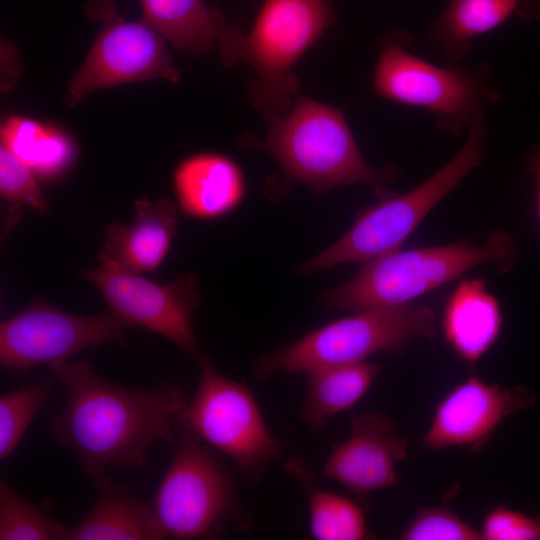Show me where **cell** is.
Wrapping results in <instances>:
<instances>
[{
  "label": "cell",
  "mask_w": 540,
  "mask_h": 540,
  "mask_svg": "<svg viewBox=\"0 0 540 540\" xmlns=\"http://www.w3.org/2000/svg\"><path fill=\"white\" fill-rule=\"evenodd\" d=\"M144 22L191 57L218 44L226 26L218 11L204 0H140Z\"/></svg>",
  "instance_id": "cell-21"
},
{
  "label": "cell",
  "mask_w": 540,
  "mask_h": 540,
  "mask_svg": "<svg viewBox=\"0 0 540 540\" xmlns=\"http://www.w3.org/2000/svg\"><path fill=\"white\" fill-rule=\"evenodd\" d=\"M437 331L434 310L405 304L376 308L315 329L299 340L265 353L253 362L259 380L275 372L308 373L333 365L366 361L375 353H400L417 338H433Z\"/></svg>",
  "instance_id": "cell-7"
},
{
  "label": "cell",
  "mask_w": 540,
  "mask_h": 540,
  "mask_svg": "<svg viewBox=\"0 0 540 540\" xmlns=\"http://www.w3.org/2000/svg\"><path fill=\"white\" fill-rule=\"evenodd\" d=\"M480 534L484 540H540V514L531 517L499 505L484 516Z\"/></svg>",
  "instance_id": "cell-28"
},
{
  "label": "cell",
  "mask_w": 540,
  "mask_h": 540,
  "mask_svg": "<svg viewBox=\"0 0 540 540\" xmlns=\"http://www.w3.org/2000/svg\"><path fill=\"white\" fill-rule=\"evenodd\" d=\"M515 13L527 21L540 19V0H519Z\"/></svg>",
  "instance_id": "cell-31"
},
{
  "label": "cell",
  "mask_w": 540,
  "mask_h": 540,
  "mask_svg": "<svg viewBox=\"0 0 540 540\" xmlns=\"http://www.w3.org/2000/svg\"><path fill=\"white\" fill-rule=\"evenodd\" d=\"M486 112L468 130L461 149L439 170L408 192L381 197L352 227L320 254L300 264L296 272L311 274L350 262H368L398 251L425 216L485 159Z\"/></svg>",
  "instance_id": "cell-5"
},
{
  "label": "cell",
  "mask_w": 540,
  "mask_h": 540,
  "mask_svg": "<svg viewBox=\"0 0 540 540\" xmlns=\"http://www.w3.org/2000/svg\"><path fill=\"white\" fill-rule=\"evenodd\" d=\"M49 368L67 395L64 408L51 417L52 435L92 480L108 466H145L156 441L176 442V419L187 403L178 386L125 387L102 378L86 361Z\"/></svg>",
  "instance_id": "cell-1"
},
{
  "label": "cell",
  "mask_w": 540,
  "mask_h": 540,
  "mask_svg": "<svg viewBox=\"0 0 540 540\" xmlns=\"http://www.w3.org/2000/svg\"><path fill=\"white\" fill-rule=\"evenodd\" d=\"M91 18L102 29L82 66L68 82L65 102L69 106L91 92L113 85L162 78L178 82L179 72L163 44L162 36L146 22L119 17L109 0H91Z\"/></svg>",
  "instance_id": "cell-11"
},
{
  "label": "cell",
  "mask_w": 540,
  "mask_h": 540,
  "mask_svg": "<svg viewBox=\"0 0 540 540\" xmlns=\"http://www.w3.org/2000/svg\"><path fill=\"white\" fill-rule=\"evenodd\" d=\"M1 145L45 178L65 172L75 156L73 142L66 134L24 117H11L2 125Z\"/></svg>",
  "instance_id": "cell-23"
},
{
  "label": "cell",
  "mask_w": 540,
  "mask_h": 540,
  "mask_svg": "<svg viewBox=\"0 0 540 540\" xmlns=\"http://www.w3.org/2000/svg\"><path fill=\"white\" fill-rule=\"evenodd\" d=\"M200 379L175 425L186 427L244 474L258 478L285 449L269 431L257 400L243 382L222 375L213 361L198 357Z\"/></svg>",
  "instance_id": "cell-9"
},
{
  "label": "cell",
  "mask_w": 540,
  "mask_h": 540,
  "mask_svg": "<svg viewBox=\"0 0 540 540\" xmlns=\"http://www.w3.org/2000/svg\"><path fill=\"white\" fill-rule=\"evenodd\" d=\"M408 456V442L387 415L368 411L351 419L350 435L334 445L322 477L340 483L365 506L368 496L394 486L396 465Z\"/></svg>",
  "instance_id": "cell-14"
},
{
  "label": "cell",
  "mask_w": 540,
  "mask_h": 540,
  "mask_svg": "<svg viewBox=\"0 0 540 540\" xmlns=\"http://www.w3.org/2000/svg\"><path fill=\"white\" fill-rule=\"evenodd\" d=\"M55 378L50 374L31 385L0 396V460L18 447L33 419L48 401Z\"/></svg>",
  "instance_id": "cell-25"
},
{
  "label": "cell",
  "mask_w": 540,
  "mask_h": 540,
  "mask_svg": "<svg viewBox=\"0 0 540 540\" xmlns=\"http://www.w3.org/2000/svg\"><path fill=\"white\" fill-rule=\"evenodd\" d=\"M535 403V393L525 385L502 388L469 377L438 403L422 444L433 451L459 447L479 452L507 417Z\"/></svg>",
  "instance_id": "cell-13"
},
{
  "label": "cell",
  "mask_w": 540,
  "mask_h": 540,
  "mask_svg": "<svg viewBox=\"0 0 540 540\" xmlns=\"http://www.w3.org/2000/svg\"><path fill=\"white\" fill-rule=\"evenodd\" d=\"M519 0H448L426 30L428 42L453 61L464 60L474 39L488 33L516 11Z\"/></svg>",
  "instance_id": "cell-20"
},
{
  "label": "cell",
  "mask_w": 540,
  "mask_h": 540,
  "mask_svg": "<svg viewBox=\"0 0 540 540\" xmlns=\"http://www.w3.org/2000/svg\"><path fill=\"white\" fill-rule=\"evenodd\" d=\"M177 230V211L171 201L139 199L130 224L108 225L100 256L130 273H153L166 258Z\"/></svg>",
  "instance_id": "cell-15"
},
{
  "label": "cell",
  "mask_w": 540,
  "mask_h": 540,
  "mask_svg": "<svg viewBox=\"0 0 540 540\" xmlns=\"http://www.w3.org/2000/svg\"><path fill=\"white\" fill-rule=\"evenodd\" d=\"M173 185L179 210L196 219L229 214L246 192L241 168L218 153H197L184 159L174 172Z\"/></svg>",
  "instance_id": "cell-16"
},
{
  "label": "cell",
  "mask_w": 540,
  "mask_h": 540,
  "mask_svg": "<svg viewBox=\"0 0 540 540\" xmlns=\"http://www.w3.org/2000/svg\"><path fill=\"white\" fill-rule=\"evenodd\" d=\"M175 427L176 449L151 506L155 519L165 539L216 538L236 510L233 475L218 451L186 427Z\"/></svg>",
  "instance_id": "cell-8"
},
{
  "label": "cell",
  "mask_w": 540,
  "mask_h": 540,
  "mask_svg": "<svg viewBox=\"0 0 540 540\" xmlns=\"http://www.w3.org/2000/svg\"><path fill=\"white\" fill-rule=\"evenodd\" d=\"M0 191L10 203L29 206L40 214L48 212L49 205L36 174L3 145L0 147Z\"/></svg>",
  "instance_id": "cell-26"
},
{
  "label": "cell",
  "mask_w": 540,
  "mask_h": 540,
  "mask_svg": "<svg viewBox=\"0 0 540 540\" xmlns=\"http://www.w3.org/2000/svg\"><path fill=\"white\" fill-rule=\"evenodd\" d=\"M285 470L306 490L309 501L310 531L318 540H362L370 538L363 505L357 500L319 489L311 467L302 459L291 458Z\"/></svg>",
  "instance_id": "cell-22"
},
{
  "label": "cell",
  "mask_w": 540,
  "mask_h": 540,
  "mask_svg": "<svg viewBox=\"0 0 540 540\" xmlns=\"http://www.w3.org/2000/svg\"><path fill=\"white\" fill-rule=\"evenodd\" d=\"M241 142L272 155L288 180L306 185L314 195L366 184L381 198L390 194L387 183L401 174L393 164L368 165L343 112L303 96L296 98L288 114L270 123L263 140L244 137Z\"/></svg>",
  "instance_id": "cell-2"
},
{
  "label": "cell",
  "mask_w": 540,
  "mask_h": 540,
  "mask_svg": "<svg viewBox=\"0 0 540 540\" xmlns=\"http://www.w3.org/2000/svg\"><path fill=\"white\" fill-rule=\"evenodd\" d=\"M381 369L377 363L361 361L306 373L300 419L315 431L323 429L333 416L351 409L360 401Z\"/></svg>",
  "instance_id": "cell-19"
},
{
  "label": "cell",
  "mask_w": 540,
  "mask_h": 540,
  "mask_svg": "<svg viewBox=\"0 0 540 540\" xmlns=\"http://www.w3.org/2000/svg\"><path fill=\"white\" fill-rule=\"evenodd\" d=\"M403 540H483L448 507L422 508L401 534Z\"/></svg>",
  "instance_id": "cell-27"
},
{
  "label": "cell",
  "mask_w": 540,
  "mask_h": 540,
  "mask_svg": "<svg viewBox=\"0 0 540 540\" xmlns=\"http://www.w3.org/2000/svg\"><path fill=\"white\" fill-rule=\"evenodd\" d=\"M129 328L108 309L96 316L71 314L34 299L0 324V366L22 372L48 366L107 344H123Z\"/></svg>",
  "instance_id": "cell-10"
},
{
  "label": "cell",
  "mask_w": 540,
  "mask_h": 540,
  "mask_svg": "<svg viewBox=\"0 0 540 540\" xmlns=\"http://www.w3.org/2000/svg\"><path fill=\"white\" fill-rule=\"evenodd\" d=\"M96 286L108 310L128 327H141L171 342L181 351L196 348L193 313L200 303L198 278L186 273L157 283L127 272L99 255V266L82 272Z\"/></svg>",
  "instance_id": "cell-12"
},
{
  "label": "cell",
  "mask_w": 540,
  "mask_h": 540,
  "mask_svg": "<svg viewBox=\"0 0 540 540\" xmlns=\"http://www.w3.org/2000/svg\"><path fill=\"white\" fill-rule=\"evenodd\" d=\"M502 324L500 305L483 279L461 281L449 297L442 317L446 341L469 366L493 347Z\"/></svg>",
  "instance_id": "cell-17"
},
{
  "label": "cell",
  "mask_w": 540,
  "mask_h": 540,
  "mask_svg": "<svg viewBox=\"0 0 540 540\" xmlns=\"http://www.w3.org/2000/svg\"><path fill=\"white\" fill-rule=\"evenodd\" d=\"M516 257L513 239L502 231L492 232L481 245L464 240L395 251L364 263L350 280L322 293L319 300L327 309L352 312L412 304L478 265L492 263L508 271Z\"/></svg>",
  "instance_id": "cell-4"
},
{
  "label": "cell",
  "mask_w": 540,
  "mask_h": 540,
  "mask_svg": "<svg viewBox=\"0 0 540 540\" xmlns=\"http://www.w3.org/2000/svg\"><path fill=\"white\" fill-rule=\"evenodd\" d=\"M98 498L64 540L165 539L151 506L105 474L95 478Z\"/></svg>",
  "instance_id": "cell-18"
},
{
  "label": "cell",
  "mask_w": 540,
  "mask_h": 540,
  "mask_svg": "<svg viewBox=\"0 0 540 540\" xmlns=\"http://www.w3.org/2000/svg\"><path fill=\"white\" fill-rule=\"evenodd\" d=\"M21 65L15 47L7 40L1 44V86L10 90L20 75Z\"/></svg>",
  "instance_id": "cell-29"
},
{
  "label": "cell",
  "mask_w": 540,
  "mask_h": 540,
  "mask_svg": "<svg viewBox=\"0 0 540 540\" xmlns=\"http://www.w3.org/2000/svg\"><path fill=\"white\" fill-rule=\"evenodd\" d=\"M528 171L536 181L537 215L540 222V145L533 148L526 156Z\"/></svg>",
  "instance_id": "cell-30"
},
{
  "label": "cell",
  "mask_w": 540,
  "mask_h": 540,
  "mask_svg": "<svg viewBox=\"0 0 540 540\" xmlns=\"http://www.w3.org/2000/svg\"><path fill=\"white\" fill-rule=\"evenodd\" d=\"M332 20L330 0H265L249 34L226 25L219 37V58L226 67L244 62L257 78L248 95L269 123L283 117L299 79L293 66Z\"/></svg>",
  "instance_id": "cell-3"
},
{
  "label": "cell",
  "mask_w": 540,
  "mask_h": 540,
  "mask_svg": "<svg viewBox=\"0 0 540 540\" xmlns=\"http://www.w3.org/2000/svg\"><path fill=\"white\" fill-rule=\"evenodd\" d=\"M68 529L0 480V540H64Z\"/></svg>",
  "instance_id": "cell-24"
},
{
  "label": "cell",
  "mask_w": 540,
  "mask_h": 540,
  "mask_svg": "<svg viewBox=\"0 0 540 540\" xmlns=\"http://www.w3.org/2000/svg\"><path fill=\"white\" fill-rule=\"evenodd\" d=\"M407 33L386 36L372 77L380 97L427 110L437 127L454 135L468 132L476 117L499 100L488 63L473 67L434 65L407 50Z\"/></svg>",
  "instance_id": "cell-6"
}]
</instances>
